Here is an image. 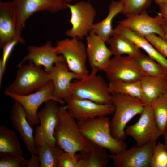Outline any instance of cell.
Segmentation results:
<instances>
[{"instance_id": "cell-1", "label": "cell", "mask_w": 167, "mask_h": 167, "mask_svg": "<svg viewBox=\"0 0 167 167\" xmlns=\"http://www.w3.org/2000/svg\"><path fill=\"white\" fill-rule=\"evenodd\" d=\"M58 113L59 122L54 134L56 144L76 159V154L89 149L92 143L81 133L77 122L66 106H59Z\"/></svg>"}, {"instance_id": "cell-2", "label": "cell", "mask_w": 167, "mask_h": 167, "mask_svg": "<svg viewBox=\"0 0 167 167\" xmlns=\"http://www.w3.org/2000/svg\"><path fill=\"white\" fill-rule=\"evenodd\" d=\"M79 128L84 136L92 143L107 149L112 154H118L126 149L124 141L113 136L110 120L107 116L77 121Z\"/></svg>"}, {"instance_id": "cell-3", "label": "cell", "mask_w": 167, "mask_h": 167, "mask_svg": "<svg viewBox=\"0 0 167 167\" xmlns=\"http://www.w3.org/2000/svg\"><path fill=\"white\" fill-rule=\"evenodd\" d=\"M112 104L115 108L110 121V129L116 139L124 141L127 123L136 115L141 114L146 105L140 99L119 93L111 94Z\"/></svg>"}, {"instance_id": "cell-4", "label": "cell", "mask_w": 167, "mask_h": 167, "mask_svg": "<svg viewBox=\"0 0 167 167\" xmlns=\"http://www.w3.org/2000/svg\"><path fill=\"white\" fill-rule=\"evenodd\" d=\"M98 71L92 68L86 77L72 83L70 96L100 104H112L109 85L102 77L97 75Z\"/></svg>"}, {"instance_id": "cell-5", "label": "cell", "mask_w": 167, "mask_h": 167, "mask_svg": "<svg viewBox=\"0 0 167 167\" xmlns=\"http://www.w3.org/2000/svg\"><path fill=\"white\" fill-rule=\"evenodd\" d=\"M15 80L6 89L20 95L37 91L51 80L49 73L30 62L18 64Z\"/></svg>"}, {"instance_id": "cell-6", "label": "cell", "mask_w": 167, "mask_h": 167, "mask_svg": "<svg viewBox=\"0 0 167 167\" xmlns=\"http://www.w3.org/2000/svg\"><path fill=\"white\" fill-rule=\"evenodd\" d=\"M55 48L57 54L64 57L69 69L81 79L89 74L86 65L87 59L86 47L80 40L71 38L58 41Z\"/></svg>"}, {"instance_id": "cell-7", "label": "cell", "mask_w": 167, "mask_h": 167, "mask_svg": "<svg viewBox=\"0 0 167 167\" xmlns=\"http://www.w3.org/2000/svg\"><path fill=\"white\" fill-rule=\"evenodd\" d=\"M67 8L71 13L70 22L72 27L65 32L70 38L81 40L91 31L96 15L95 8L90 2L80 1L71 4L67 3Z\"/></svg>"}, {"instance_id": "cell-8", "label": "cell", "mask_w": 167, "mask_h": 167, "mask_svg": "<svg viewBox=\"0 0 167 167\" xmlns=\"http://www.w3.org/2000/svg\"><path fill=\"white\" fill-rule=\"evenodd\" d=\"M16 19V33L21 32L27 20L35 13L47 11L52 13L67 8L62 0H13Z\"/></svg>"}, {"instance_id": "cell-9", "label": "cell", "mask_w": 167, "mask_h": 167, "mask_svg": "<svg viewBox=\"0 0 167 167\" xmlns=\"http://www.w3.org/2000/svg\"><path fill=\"white\" fill-rule=\"evenodd\" d=\"M140 114L135 123L126 128V135L131 137L138 146L156 143L162 134L155 120L151 105H146Z\"/></svg>"}, {"instance_id": "cell-10", "label": "cell", "mask_w": 167, "mask_h": 167, "mask_svg": "<svg viewBox=\"0 0 167 167\" xmlns=\"http://www.w3.org/2000/svg\"><path fill=\"white\" fill-rule=\"evenodd\" d=\"M54 89V83L51 80L46 85L33 93L27 95L16 94L6 89L4 94L18 102L26 113L28 120L33 127L39 123L38 118V109L43 103L50 100H55L53 97Z\"/></svg>"}, {"instance_id": "cell-11", "label": "cell", "mask_w": 167, "mask_h": 167, "mask_svg": "<svg viewBox=\"0 0 167 167\" xmlns=\"http://www.w3.org/2000/svg\"><path fill=\"white\" fill-rule=\"evenodd\" d=\"M57 102L54 100L48 101L38 112L40 125L36 128L34 136L36 147L45 143L56 144L54 134L59 119Z\"/></svg>"}, {"instance_id": "cell-12", "label": "cell", "mask_w": 167, "mask_h": 167, "mask_svg": "<svg viewBox=\"0 0 167 167\" xmlns=\"http://www.w3.org/2000/svg\"><path fill=\"white\" fill-rule=\"evenodd\" d=\"M109 81H140L145 76L136 64L135 59L128 56H114L104 71Z\"/></svg>"}, {"instance_id": "cell-13", "label": "cell", "mask_w": 167, "mask_h": 167, "mask_svg": "<svg viewBox=\"0 0 167 167\" xmlns=\"http://www.w3.org/2000/svg\"><path fill=\"white\" fill-rule=\"evenodd\" d=\"M67 109L77 121H82L113 113L114 107L112 104H102L91 101L70 96L65 100Z\"/></svg>"}, {"instance_id": "cell-14", "label": "cell", "mask_w": 167, "mask_h": 167, "mask_svg": "<svg viewBox=\"0 0 167 167\" xmlns=\"http://www.w3.org/2000/svg\"><path fill=\"white\" fill-rule=\"evenodd\" d=\"M126 16L125 19L118 22V24L143 36L153 34L163 37L165 24L159 13L154 17L150 16L146 11Z\"/></svg>"}, {"instance_id": "cell-15", "label": "cell", "mask_w": 167, "mask_h": 167, "mask_svg": "<svg viewBox=\"0 0 167 167\" xmlns=\"http://www.w3.org/2000/svg\"><path fill=\"white\" fill-rule=\"evenodd\" d=\"M156 144L137 145L118 154L109 155V157L116 167H150L153 148Z\"/></svg>"}, {"instance_id": "cell-16", "label": "cell", "mask_w": 167, "mask_h": 167, "mask_svg": "<svg viewBox=\"0 0 167 167\" xmlns=\"http://www.w3.org/2000/svg\"><path fill=\"white\" fill-rule=\"evenodd\" d=\"M49 74L54 86L53 97L55 101L63 105L65 100L71 96V81L81 78L69 69L65 61L56 63Z\"/></svg>"}, {"instance_id": "cell-17", "label": "cell", "mask_w": 167, "mask_h": 167, "mask_svg": "<svg viewBox=\"0 0 167 167\" xmlns=\"http://www.w3.org/2000/svg\"><path fill=\"white\" fill-rule=\"evenodd\" d=\"M27 49L28 54L24 57L19 64H23L28 61L37 66H44L45 71L49 73L54 67V64L65 61L62 55H58L55 47L53 46L50 41L40 46L30 45L28 46Z\"/></svg>"}, {"instance_id": "cell-18", "label": "cell", "mask_w": 167, "mask_h": 167, "mask_svg": "<svg viewBox=\"0 0 167 167\" xmlns=\"http://www.w3.org/2000/svg\"><path fill=\"white\" fill-rule=\"evenodd\" d=\"M87 58L92 69L103 71L108 66L113 55L106 43L100 36L91 31L86 36Z\"/></svg>"}, {"instance_id": "cell-19", "label": "cell", "mask_w": 167, "mask_h": 167, "mask_svg": "<svg viewBox=\"0 0 167 167\" xmlns=\"http://www.w3.org/2000/svg\"><path fill=\"white\" fill-rule=\"evenodd\" d=\"M9 118L13 126L19 133L26 147L31 154H37L34 131L29 124L25 111L21 105L14 100L10 112Z\"/></svg>"}, {"instance_id": "cell-20", "label": "cell", "mask_w": 167, "mask_h": 167, "mask_svg": "<svg viewBox=\"0 0 167 167\" xmlns=\"http://www.w3.org/2000/svg\"><path fill=\"white\" fill-rule=\"evenodd\" d=\"M16 19L12 2H0V47L12 40L16 33Z\"/></svg>"}, {"instance_id": "cell-21", "label": "cell", "mask_w": 167, "mask_h": 167, "mask_svg": "<svg viewBox=\"0 0 167 167\" xmlns=\"http://www.w3.org/2000/svg\"><path fill=\"white\" fill-rule=\"evenodd\" d=\"M114 29V34L124 36L131 40L160 64L167 73V58L160 53L145 37L119 24Z\"/></svg>"}, {"instance_id": "cell-22", "label": "cell", "mask_w": 167, "mask_h": 167, "mask_svg": "<svg viewBox=\"0 0 167 167\" xmlns=\"http://www.w3.org/2000/svg\"><path fill=\"white\" fill-rule=\"evenodd\" d=\"M167 76H144L140 80L141 100L146 105H151L165 92Z\"/></svg>"}, {"instance_id": "cell-23", "label": "cell", "mask_w": 167, "mask_h": 167, "mask_svg": "<svg viewBox=\"0 0 167 167\" xmlns=\"http://www.w3.org/2000/svg\"><path fill=\"white\" fill-rule=\"evenodd\" d=\"M76 155L79 167H105L110 159L104 148L92 143L90 148Z\"/></svg>"}, {"instance_id": "cell-24", "label": "cell", "mask_w": 167, "mask_h": 167, "mask_svg": "<svg viewBox=\"0 0 167 167\" xmlns=\"http://www.w3.org/2000/svg\"><path fill=\"white\" fill-rule=\"evenodd\" d=\"M123 5L119 1H112L109 7V13L102 20L94 23L91 31L108 43L110 38L114 34L112 27V21L118 14L122 12Z\"/></svg>"}, {"instance_id": "cell-25", "label": "cell", "mask_w": 167, "mask_h": 167, "mask_svg": "<svg viewBox=\"0 0 167 167\" xmlns=\"http://www.w3.org/2000/svg\"><path fill=\"white\" fill-rule=\"evenodd\" d=\"M109 49L114 56L124 54L136 58L143 53L140 49L133 42L127 38L114 34L110 39L108 43Z\"/></svg>"}, {"instance_id": "cell-26", "label": "cell", "mask_w": 167, "mask_h": 167, "mask_svg": "<svg viewBox=\"0 0 167 167\" xmlns=\"http://www.w3.org/2000/svg\"><path fill=\"white\" fill-rule=\"evenodd\" d=\"M23 151L15 133L7 127L0 126V154L22 156Z\"/></svg>"}, {"instance_id": "cell-27", "label": "cell", "mask_w": 167, "mask_h": 167, "mask_svg": "<svg viewBox=\"0 0 167 167\" xmlns=\"http://www.w3.org/2000/svg\"><path fill=\"white\" fill-rule=\"evenodd\" d=\"M40 167H58L59 157L64 151L56 144L45 143L36 147Z\"/></svg>"}, {"instance_id": "cell-28", "label": "cell", "mask_w": 167, "mask_h": 167, "mask_svg": "<svg viewBox=\"0 0 167 167\" xmlns=\"http://www.w3.org/2000/svg\"><path fill=\"white\" fill-rule=\"evenodd\" d=\"M108 85L111 94L119 93L142 100L140 81L134 82L121 81H110Z\"/></svg>"}, {"instance_id": "cell-29", "label": "cell", "mask_w": 167, "mask_h": 167, "mask_svg": "<svg viewBox=\"0 0 167 167\" xmlns=\"http://www.w3.org/2000/svg\"><path fill=\"white\" fill-rule=\"evenodd\" d=\"M134 59L138 67L145 76H167V73L163 67L148 56L143 54Z\"/></svg>"}, {"instance_id": "cell-30", "label": "cell", "mask_w": 167, "mask_h": 167, "mask_svg": "<svg viewBox=\"0 0 167 167\" xmlns=\"http://www.w3.org/2000/svg\"><path fill=\"white\" fill-rule=\"evenodd\" d=\"M151 105L155 120L162 135L167 126V97L163 94Z\"/></svg>"}, {"instance_id": "cell-31", "label": "cell", "mask_w": 167, "mask_h": 167, "mask_svg": "<svg viewBox=\"0 0 167 167\" xmlns=\"http://www.w3.org/2000/svg\"><path fill=\"white\" fill-rule=\"evenodd\" d=\"M123 5L122 13L126 16L139 14L150 6L152 0H118Z\"/></svg>"}, {"instance_id": "cell-32", "label": "cell", "mask_w": 167, "mask_h": 167, "mask_svg": "<svg viewBox=\"0 0 167 167\" xmlns=\"http://www.w3.org/2000/svg\"><path fill=\"white\" fill-rule=\"evenodd\" d=\"M24 40L21 35L16 33L14 37L5 45L2 48V54L0 59V81H2V77L6 70V64L8 58L15 45L18 43H24Z\"/></svg>"}, {"instance_id": "cell-33", "label": "cell", "mask_w": 167, "mask_h": 167, "mask_svg": "<svg viewBox=\"0 0 167 167\" xmlns=\"http://www.w3.org/2000/svg\"><path fill=\"white\" fill-rule=\"evenodd\" d=\"M150 167H167V151L164 143L159 142L154 146Z\"/></svg>"}, {"instance_id": "cell-34", "label": "cell", "mask_w": 167, "mask_h": 167, "mask_svg": "<svg viewBox=\"0 0 167 167\" xmlns=\"http://www.w3.org/2000/svg\"><path fill=\"white\" fill-rule=\"evenodd\" d=\"M27 161L22 156L0 154V167H26Z\"/></svg>"}, {"instance_id": "cell-35", "label": "cell", "mask_w": 167, "mask_h": 167, "mask_svg": "<svg viewBox=\"0 0 167 167\" xmlns=\"http://www.w3.org/2000/svg\"><path fill=\"white\" fill-rule=\"evenodd\" d=\"M163 56L167 58V41L155 34H150L145 36Z\"/></svg>"}, {"instance_id": "cell-36", "label": "cell", "mask_w": 167, "mask_h": 167, "mask_svg": "<svg viewBox=\"0 0 167 167\" xmlns=\"http://www.w3.org/2000/svg\"><path fill=\"white\" fill-rule=\"evenodd\" d=\"M58 167H79L76 159L74 158L69 153L63 152L60 156Z\"/></svg>"}, {"instance_id": "cell-37", "label": "cell", "mask_w": 167, "mask_h": 167, "mask_svg": "<svg viewBox=\"0 0 167 167\" xmlns=\"http://www.w3.org/2000/svg\"><path fill=\"white\" fill-rule=\"evenodd\" d=\"M27 167H40L39 158L37 154H31L30 158L28 160Z\"/></svg>"}, {"instance_id": "cell-38", "label": "cell", "mask_w": 167, "mask_h": 167, "mask_svg": "<svg viewBox=\"0 0 167 167\" xmlns=\"http://www.w3.org/2000/svg\"><path fill=\"white\" fill-rule=\"evenodd\" d=\"M159 13L162 16L165 24L167 26V2L159 5Z\"/></svg>"}, {"instance_id": "cell-39", "label": "cell", "mask_w": 167, "mask_h": 167, "mask_svg": "<svg viewBox=\"0 0 167 167\" xmlns=\"http://www.w3.org/2000/svg\"><path fill=\"white\" fill-rule=\"evenodd\" d=\"M162 135H163L164 140V144L167 151V126Z\"/></svg>"}, {"instance_id": "cell-40", "label": "cell", "mask_w": 167, "mask_h": 167, "mask_svg": "<svg viewBox=\"0 0 167 167\" xmlns=\"http://www.w3.org/2000/svg\"><path fill=\"white\" fill-rule=\"evenodd\" d=\"M164 35L162 38L167 41V26L165 25L164 27Z\"/></svg>"}, {"instance_id": "cell-41", "label": "cell", "mask_w": 167, "mask_h": 167, "mask_svg": "<svg viewBox=\"0 0 167 167\" xmlns=\"http://www.w3.org/2000/svg\"><path fill=\"white\" fill-rule=\"evenodd\" d=\"M155 2L157 5H160L167 2V0H154Z\"/></svg>"}, {"instance_id": "cell-42", "label": "cell", "mask_w": 167, "mask_h": 167, "mask_svg": "<svg viewBox=\"0 0 167 167\" xmlns=\"http://www.w3.org/2000/svg\"><path fill=\"white\" fill-rule=\"evenodd\" d=\"M167 97V79L166 80V87L164 94Z\"/></svg>"}, {"instance_id": "cell-43", "label": "cell", "mask_w": 167, "mask_h": 167, "mask_svg": "<svg viewBox=\"0 0 167 167\" xmlns=\"http://www.w3.org/2000/svg\"><path fill=\"white\" fill-rule=\"evenodd\" d=\"M68 3V2H71L75 0H62Z\"/></svg>"}]
</instances>
